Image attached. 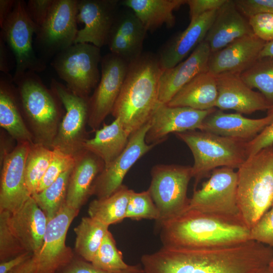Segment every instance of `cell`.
<instances>
[{
  "label": "cell",
  "mask_w": 273,
  "mask_h": 273,
  "mask_svg": "<svg viewBox=\"0 0 273 273\" xmlns=\"http://www.w3.org/2000/svg\"><path fill=\"white\" fill-rule=\"evenodd\" d=\"M73 167L63 173L51 185L32 196L46 214L48 221L66 204L68 181Z\"/></svg>",
  "instance_id": "836d02e7"
},
{
  "label": "cell",
  "mask_w": 273,
  "mask_h": 273,
  "mask_svg": "<svg viewBox=\"0 0 273 273\" xmlns=\"http://www.w3.org/2000/svg\"><path fill=\"white\" fill-rule=\"evenodd\" d=\"M147 32L132 10L118 12L107 44L111 53L129 63L142 54Z\"/></svg>",
  "instance_id": "44dd1931"
},
{
  "label": "cell",
  "mask_w": 273,
  "mask_h": 273,
  "mask_svg": "<svg viewBox=\"0 0 273 273\" xmlns=\"http://www.w3.org/2000/svg\"><path fill=\"white\" fill-rule=\"evenodd\" d=\"M139 220L159 218V212L151 196L147 190L142 192H135L132 190L127 205L125 218Z\"/></svg>",
  "instance_id": "74e56055"
},
{
  "label": "cell",
  "mask_w": 273,
  "mask_h": 273,
  "mask_svg": "<svg viewBox=\"0 0 273 273\" xmlns=\"http://www.w3.org/2000/svg\"><path fill=\"white\" fill-rule=\"evenodd\" d=\"M273 250L253 240L215 247L162 246L144 254L145 273H254L267 266Z\"/></svg>",
  "instance_id": "6da1fadb"
},
{
  "label": "cell",
  "mask_w": 273,
  "mask_h": 273,
  "mask_svg": "<svg viewBox=\"0 0 273 273\" xmlns=\"http://www.w3.org/2000/svg\"><path fill=\"white\" fill-rule=\"evenodd\" d=\"M129 63L109 53L101 62V78L89 99L88 125L96 131L112 111L120 92Z\"/></svg>",
  "instance_id": "4fadbf2b"
},
{
  "label": "cell",
  "mask_w": 273,
  "mask_h": 273,
  "mask_svg": "<svg viewBox=\"0 0 273 273\" xmlns=\"http://www.w3.org/2000/svg\"><path fill=\"white\" fill-rule=\"evenodd\" d=\"M48 220L44 212L31 196L23 205L11 213V228L24 250L33 254L40 251Z\"/></svg>",
  "instance_id": "484cf974"
},
{
  "label": "cell",
  "mask_w": 273,
  "mask_h": 273,
  "mask_svg": "<svg viewBox=\"0 0 273 273\" xmlns=\"http://www.w3.org/2000/svg\"><path fill=\"white\" fill-rule=\"evenodd\" d=\"M22 114L32 130L34 143L52 149L61 115V101L35 72L14 74Z\"/></svg>",
  "instance_id": "5b68a950"
},
{
  "label": "cell",
  "mask_w": 273,
  "mask_h": 273,
  "mask_svg": "<svg viewBox=\"0 0 273 273\" xmlns=\"http://www.w3.org/2000/svg\"><path fill=\"white\" fill-rule=\"evenodd\" d=\"M250 239L273 250V206L250 229Z\"/></svg>",
  "instance_id": "60d3db41"
},
{
  "label": "cell",
  "mask_w": 273,
  "mask_h": 273,
  "mask_svg": "<svg viewBox=\"0 0 273 273\" xmlns=\"http://www.w3.org/2000/svg\"><path fill=\"white\" fill-rule=\"evenodd\" d=\"M226 0H187L190 21L208 12L218 10Z\"/></svg>",
  "instance_id": "7dc6e473"
},
{
  "label": "cell",
  "mask_w": 273,
  "mask_h": 273,
  "mask_svg": "<svg viewBox=\"0 0 273 273\" xmlns=\"http://www.w3.org/2000/svg\"><path fill=\"white\" fill-rule=\"evenodd\" d=\"M237 189V173L234 169L216 168L200 189L194 190L187 209L243 221L238 205Z\"/></svg>",
  "instance_id": "9c48e42d"
},
{
  "label": "cell",
  "mask_w": 273,
  "mask_h": 273,
  "mask_svg": "<svg viewBox=\"0 0 273 273\" xmlns=\"http://www.w3.org/2000/svg\"><path fill=\"white\" fill-rule=\"evenodd\" d=\"M33 254L25 251L12 258L1 262L0 273H9L33 255Z\"/></svg>",
  "instance_id": "c3c4849f"
},
{
  "label": "cell",
  "mask_w": 273,
  "mask_h": 273,
  "mask_svg": "<svg viewBox=\"0 0 273 273\" xmlns=\"http://www.w3.org/2000/svg\"><path fill=\"white\" fill-rule=\"evenodd\" d=\"M51 88L66 111L59 123L52 149L75 157L83 150V144L87 140L86 125L88 124L89 98L73 93L66 86L53 78Z\"/></svg>",
  "instance_id": "30bf717a"
},
{
  "label": "cell",
  "mask_w": 273,
  "mask_h": 273,
  "mask_svg": "<svg viewBox=\"0 0 273 273\" xmlns=\"http://www.w3.org/2000/svg\"><path fill=\"white\" fill-rule=\"evenodd\" d=\"M239 11L246 18L259 13L273 14V0H235Z\"/></svg>",
  "instance_id": "f6af8a7d"
},
{
  "label": "cell",
  "mask_w": 273,
  "mask_h": 273,
  "mask_svg": "<svg viewBox=\"0 0 273 273\" xmlns=\"http://www.w3.org/2000/svg\"><path fill=\"white\" fill-rule=\"evenodd\" d=\"M240 76L251 88L258 89L273 106V57L258 59Z\"/></svg>",
  "instance_id": "d590c367"
},
{
  "label": "cell",
  "mask_w": 273,
  "mask_h": 273,
  "mask_svg": "<svg viewBox=\"0 0 273 273\" xmlns=\"http://www.w3.org/2000/svg\"><path fill=\"white\" fill-rule=\"evenodd\" d=\"M100 48L87 43H74L56 55L52 66L73 93L89 98L99 82Z\"/></svg>",
  "instance_id": "ba28073f"
},
{
  "label": "cell",
  "mask_w": 273,
  "mask_h": 273,
  "mask_svg": "<svg viewBox=\"0 0 273 273\" xmlns=\"http://www.w3.org/2000/svg\"><path fill=\"white\" fill-rule=\"evenodd\" d=\"M237 173L238 205L250 229L273 206V146L248 157Z\"/></svg>",
  "instance_id": "277c9868"
},
{
  "label": "cell",
  "mask_w": 273,
  "mask_h": 273,
  "mask_svg": "<svg viewBox=\"0 0 273 273\" xmlns=\"http://www.w3.org/2000/svg\"><path fill=\"white\" fill-rule=\"evenodd\" d=\"M30 143H18L1 158L0 211L13 213L31 197L27 186L25 163Z\"/></svg>",
  "instance_id": "2e32d148"
},
{
  "label": "cell",
  "mask_w": 273,
  "mask_h": 273,
  "mask_svg": "<svg viewBox=\"0 0 273 273\" xmlns=\"http://www.w3.org/2000/svg\"><path fill=\"white\" fill-rule=\"evenodd\" d=\"M11 213L0 211V261L12 258L26 251L13 232L10 223Z\"/></svg>",
  "instance_id": "f35d334b"
},
{
  "label": "cell",
  "mask_w": 273,
  "mask_h": 273,
  "mask_svg": "<svg viewBox=\"0 0 273 273\" xmlns=\"http://www.w3.org/2000/svg\"><path fill=\"white\" fill-rule=\"evenodd\" d=\"M253 34L248 19L239 11L235 1L226 0L217 10L204 40L208 44L211 53H214Z\"/></svg>",
  "instance_id": "d4e9b609"
},
{
  "label": "cell",
  "mask_w": 273,
  "mask_h": 273,
  "mask_svg": "<svg viewBox=\"0 0 273 273\" xmlns=\"http://www.w3.org/2000/svg\"><path fill=\"white\" fill-rule=\"evenodd\" d=\"M273 57V41L266 42L261 51L259 58Z\"/></svg>",
  "instance_id": "f5cc1de1"
},
{
  "label": "cell",
  "mask_w": 273,
  "mask_h": 273,
  "mask_svg": "<svg viewBox=\"0 0 273 273\" xmlns=\"http://www.w3.org/2000/svg\"><path fill=\"white\" fill-rule=\"evenodd\" d=\"M217 10L208 12L190 21L188 27L162 47L157 55L163 71L172 68L204 40Z\"/></svg>",
  "instance_id": "cb8c5ba5"
},
{
  "label": "cell",
  "mask_w": 273,
  "mask_h": 273,
  "mask_svg": "<svg viewBox=\"0 0 273 273\" xmlns=\"http://www.w3.org/2000/svg\"><path fill=\"white\" fill-rule=\"evenodd\" d=\"M266 43L254 34L238 39L211 53L207 70L215 76L225 73L240 75L259 59Z\"/></svg>",
  "instance_id": "ffe728a7"
},
{
  "label": "cell",
  "mask_w": 273,
  "mask_h": 273,
  "mask_svg": "<svg viewBox=\"0 0 273 273\" xmlns=\"http://www.w3.org/2000/svg\"><path fill=\"white\" fill-rule=\"evenodd\" d=\"M149 191L159 212L156 229L186 210L190 198L189 183L193 177L192 166L158 164L153 167Z\"/></svg>",
  "instance_id": "52a82bcc"
},
{
  "label": "cell",
  "mask_w": 273,
  "mask_h": 273,
  "mask_svg": "<svg viewBox=\"0 0 273 273\" xmlns=\"http://www.w3.org/2000/svg\"><path fill=\"white\" fill-rule=\"evenodd\" d=\"M187 0H123L120 5L132 10L147 31L153 32L165 24L173 27V12L186 4Z\"/></svg>",
  "instance_id": "f546056e"
},
{
  "label": "cell",
  "mask_w": 273,
  "mask_h": 273,
  "mask_svg": "<svg viewBox=\"0 0 273 273\" xmlns=\"http://www.w3.org/2000/svg\"><path fill=\"white\" fill-rule=\"evenodd\" d=\"M24 1L16 0L14 8L1 26V37L12 51L16 60L14 74L27 71L41 72L46 63L39 58L33 48V36L38 27L28 16Z\"/></svg>",
  "instance_id": "8fae6325"
},
{
  "label": "cell",
  "mask_w": 273,
  "mask_h": 273,
  "mask_svg": "<svg viewBox=\"0 0 273 273\" xmlns=\"http://www.w3.org/2000/svg\"><path fill=\"white\" fill-rule=\"evenodd\" d=\"M53 150V158L40 182L36 193L41 192L51 185L63 173L72 168L74 164L75 157L66 154L57 149Z\"/></svg>",
  "instance_id": "ab89813d"
},
{
  "label": "cell",
  "mask_w": 273,
  "mask_h": 273,
  "mask_svg": "<svg viewBox=\"0 0 273 273\" xmlns=\"http://www.w3.org/2000/svg\"><path fill=\"white\" fill-rule=\"evenodd\" d=\"M150 121L131 133L124 150L113 162L105 166L93 185L91 195L97 199L108 197L123 184V179L133 164L156 145L148 144L146 135Z\"/></svg>",
  "instance_id": "9a60e30c"
},
{
  "label": "cell",
  "mask_w": 273,
  "mask_h": 273,
  "mask_svg": "<svg viewBox=\"0 0 273 273\" xmlns=\"http://www.w3.org/2000/svg\"><path fill=\"white\" fill-rule=\"evenodd\" d=\"M53 156V149L37 143L30 144L25 163V176L31 196L36 193Z\"/></svg>",
  "instance_id": "e575fe53"
},
{
  "label": "cell",
  "mask_w": 273,
  "mask_h": 273,
  "mask_svg": "<svg viewBox=\"0 0 273 273\" xmlns=\"http://www.w3.org/2000/svg\"><path fill=\"white\" fill-rule=\"evenodd\" d=\"M95 132L93 138L85 141L83 148L100 158L106 166L124 150L130 135L118 118L109 124L104 123Z\"/></svg>",
  "instance_id": "4dcf8cb0"
},
{
  "label": "cell",
  "mask_w": 273,
  "mask_h": 273,
  "mask_svg": "<svg viewBox=\"0 0 273 273\" xmlns=\"http://www.w3.org/2000/svg\"><path fill=\"white\" fill-rule=\"evenodd\" d=\"M119 5L118 0L78 1L77 22L84 26L78 30L74 43H90L100 48L106 45Z\"/></svg>",
  "instance_id": "e0dca14e"
},
{
  "label": "cell",
  "mask_w": 273,
  "mask_h": 273,
  "mask_svg": "<svg viewBox=\"0 0 273 273\" xmlns=\"http://www.w3.org/2000/svg\"><path fill=\"white\" fill-rule=\"evenodd\" d=\"M163 246L207 248L232 245L250 239V229L240 220L187 209L156 229Z\"/></svg>",
  "instance_id": "7a4b0ae2"
},
{
  "label": "cell",
  "mask_w": 273,
  "mask_h": 273,
  "mask_svg": "<svg viewBox=\"0 0 273 273\" xmlns=\"http://www.w3.org/2000/svg\"><path fill=\"white\" fill-rule=\"evenodd\" d=\"M157 55L143 53L129 63L111 114L130 135L149 122L159 102L162 72Z\"/></svg>",
  "instance_id": "3957f363"
},
{
  "label": "cell",
  "mask_w": 273,
  "mask_h": 273,
  "mask_svg": "<svg viewBox=\"0 0 273 273\" xmlns=\"http://www.w3.org/2000/svg\"><path fill=\"white\" fill-rule=\"evenodd\" d=\"M215 109L200 110L159 103L150 121L146 142L156 145L164 141L170 133L201 130L204 120Z\"/></svg>",
  "instance_id": "ac0fdd59"
},
{
  "label": "cell",
  "mask_w": 273,
  "mask_h": 273,
  "mask_svg": "<svg viewBox=\"0 0 273 273\" xmlns=\"http://www.w3.org/2000/svg\"><path fill=\"white\" fill-rule=\"evenodd\" d=\"M57 273H145V271L141 264L129 265L126 269L119 271H109L97 268L84 259L74 258Z\"/></svg>",
  "instance_id": "b9f144b4"
},
{
  "label": "cell",
  "mask_w": 273,
  "mask_h": 273,
  "mask_svg": "<svg viewBox=\"0 0 273 273\" xmlns=\"http://www.w3.org/2000/svg\"><path fill=\"white\" fill-rule=\"evenodd\" d=\"M37 256L33 254L31 257L9 273H37Z\"/></svg>",
  "instance_id": "681fc988"
},
{
  "label": "cell",
  "mask_w": 273,
  "mask_h": 273,
  "mask_svg": "<svg viewBox=\"0 0 273 273\" xmlns=\"http://www.w3.org/2000/svg\"><path fill=\"white\" fill-rule=\"evenodd\" d=\"M272 119L273 114L269 110L265 117L252 119L241 113H225L215 109L205 119L201 130L247 143L256 136Z\"/></svg>",
  "instance_id": "603a6c76"
},
{
  "label": "cell",
  "mask_w": 273,
  "mask_h": 273,
  "mask_svg": "<svg viewBox=\"0 0 273 273\" xmlns=\"http://www.w3.org/2000/svg\"><path fill=\"white\" fill-rule=\"evenodd\" d=\"M248 20L255 35L266 42L273 41V14L259 13Z\"/></svg>",
  "instance_id": "7bdbcfd3"
},
{
  "label": "cell",
  "mask_w": 273,
  "mask_h": 273,
  "mask_svg": "<svg viewBox=\"0 0 273 273\" xmlns=\"http://www.w3.org/2000/svg\"><path fill=\"white\" fill-rule=\"evenodd\" d=\"M132 190L122 185L110 196L95 199L89 204V216L109 226L125 218Z\"/></svg>",
  "instance_id": "1f68e13d"
},
{
  "label": "cell",
  "mask_w": 273,
  "mask_h": 273,
  "mask_svg": "<svg viewBox=\"0 0 273 273\" xmlns=\"http://www.w3.org/2000/svg\"><path fill=\"white\" fill-rule=\"evenodd\" d=\"M268 266L271 267V268L273 269V258L272 259V260H271V261L270 262V263H269V265Z\"/></svg>",
  "instance_id": "11a10c76"
},
{
  "label": "cell",
  "mask_w": 273,
  "mask_h": 273,
  "mask_svg": "<svg viewBox=\"0 0 273 273\" xmlns=\"http://www.w3.org/2000/svg\"><path fill=\"white\" fill-rule=\"evenodd\" d=\"M78 0H54L48 16L36 33V42L46 57L57 54L75 43Z\"/></svg>",
  "instance_id": "7c38bea8"
},
{
  "label": "cell",
  "mask_w": 273,
  "mask_h": 273,
  "mask_svg": "<svg viewBox=\"0 0 273 273\" xmlns=\"http://www.w3.org/2000/svg\"><path fill=\"white\" fill-rule=\"evenodd\" d=\"M91 263L97 268L109 271H121L129 266L123 260L122 254L117 249L109 231L104 237Z\"/></svg>",
  "instance_id": "8d00e7d4"
},
{
  "label": "cell",
  "mask_w": 273,
  "mask_h": 273,
  "mask_svg": "<svg viewBox=\"0 0 273 273\" xmlns=\"http://www.w3.org/2000/svg\"><path fill=\"white\" fill-rule=\"evenodd\" d=\"M109 226L90 216L83 217L74 229L76 253L82 259L91 262L109 231Z\"/></svg>",
  "instance_id": "d6a6232c"
},
{
  "label": "cell",
  "mask_w": 273,
  "mask_h": 273,
  "mask_svg": "<svg viewBox=\"0 0 273 273\" xmlns=\"http://www.w3.org/2000/svg\"><path fill=\"white\" fill-rule=\"evenodd\" d=\"M175 134L193 155L192 170L195 186L214 169L219 167L238 168L247 158L245 142L201 130Z\"/></svg>",
  "instance_id": "8992f818"
},
{
  "label": "cell",
  "mask_w": 273,
  "mask_h": 273,
  "mask_svg": "<svg viewBox=\"0 0 273 273\" xmlns=\"http://www.w3.org/2000/svg\"><path fill=\"white\" fill-rule=\"evenodd\" d=\"M79 210L66 204L48 221L43 244L37 256V273H57L74 258L72 249L66 245L67 234Z\"/></svg>",
  "instance_id": "5bb4252c"
},
{
  "label": "cell",
  "mask_w": 273,
  "mask_h": 273,
  "mask_svg": "<svg viewBox=\"0 0 273 273\" xmlns=\"http://www.w3.org/2000/svg\"><path fill=\"white\" fill-rule=\"evenodd\" d=\"M217 98L216 76L207 70L185 84L166 105L207 110L215 107Z\"/></svg>",
  "instance_id": "f1b7e54d"
},
{
  "label": "cell",
  "mask_w": 273,
  "mask_h": 273,
  "mask_svg": "<svg viewBox=\"0 0 273 273\" xmlns=\"http://www.w3.org/2000/svg\"><path fill=\"white\" fill-rule=\"evenodd\" d=\"M210 54L208 44L203 40L185 61L163 71L159 81V103L167 104L185 84L200 73L208 70Z\"/></svg>",
  "instance_id": "7402d4cb"
},
{
  "label": "cell",
  "mask_w": 273,
  "mask_h": 273,
  "mask_svg": "<svg viewBox=\"0 0 273 273\" xmlns=\"http://www.w3.org/2000/svg\"><path fill=\"white\" fill-rule=\"evenodd\" d=\"M53 2L54 0H29L26 3V12L38 28L46 21Z\"/></svg>",
  "instance_id": "bcb514c9"
},
{
  "label": "cell",
  "mask_w": 273,
  "mask_h": 273,
  "mask_svg": "<svg viewBox=\"0 0 273 273\" xmlns=\"http://www.w3.org/2000/svg\"><path fill=\"white\" fill-rule=\"evenodd\" d=\"M273 114V106L269 109ZM273 146V119L256 136L246 143V151L247 158L251 157L261 150Z\"/></svg>",
  "instance_id": "ee69618b"
},
{
  "label": "cell",
  "mask_w": 273,
  "mask_h": 273,
  "mask_svg": "<svg viewBox=\"0 0 273 273\" xmlns=\"http://www.w3.org/2000/svg\"><path fill=\"white\" fill-rule=\"evenodd\" d=\"M75 158L68 181L66 205L79 210L91 196L94 182L105 165L100 158L84 149Z\"/></svg>",
  "instance_id": "4316f807"
},
{
  "label": "cell",
  "mask_w": 273,
  "mask_h": 273,
  "mask_svg": "<svg viewBox=\"0 0 273 273\" xmlns=\"http://www.w3.org/2000/svg\"><path fill=\"white\" fill-rule=\"evenodd\" d=\"M8 51L6 42L0 37V71L6 74L10 70Z\"/></svg>",
  "instance_id": "f907efd6"
},
{
  "label": "cell",
  "mask_w": 273,
  "mask_h": 273,
  "mask_svg": "<svg viewBox=\"0 0 273 273\" xmlns=\"http://www.w3.org/2000/svg\"><path fill=\"white\" fill-rule=\"evenodd\" d=\"M254 273H273V269L268 265L262 268Z\"/></svg>",
  "instance_id": "db71d44e"
},
{
  "label": "cell",
  "mask_w": 273,
  "mask_h": 273,
  "mask_svg": "<svg viewBox=\"0 0 273 273\" xmlns=\"http://www.w3.org/2000/svg\"><path fill=\"white\" fill-rule=\"evenodd\" d=\"M16 0H0V26L11 13Z\"/></svg>",
  "instance_id": "816d5d0a"
},
{
  "label": "cell",
  "mask_w": 273,
  "mask_h": 273,
  "mask_svg": "<svg viewBox=\"0 0 273 273\" xmlns=\"http://www.w3.org/2000/svg\"><path fill=\"white\" fill-rule=\"evenodd\" d=\"M10 74L0 76V125L18 143H34L32 132L22 116L16 86Z\"/></svg>",
  "instance_id": "83f0119b"
},
{
  "label": "cell",
  "mask_w": 273,
  "mask_h": 273,
  "mask_svg": "<svg viewBox=\"0 0 273 273\" xmlns=\"http://www.w3.org/2000/svg\"><path fill=\"white\" fill-rule=\"evenodd\" d=\"M217 98L215 107L234 110L241 114L268 110L272 106L260 93L253 90L240 75L230 73L216 76Z\"/></svg>",
  "instance_id": "d6986e66"
}]
</instances>
